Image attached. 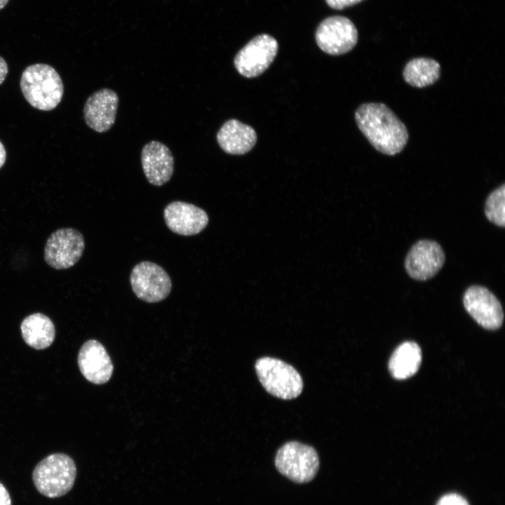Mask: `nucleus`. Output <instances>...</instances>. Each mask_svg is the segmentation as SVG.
Returning <instances> with one entry per match:
<instances>
[{
  "label": "nucleus",
  "mask_w": 505,
  "mask_h": 505,
  "mask_svg": "<svg viewBox=\"0 0 505 505\" xmlns=\"http://www.w3.org/2000/svg\"><path fill=\"white\" fill-rule=\"evenodd\" d=\"M356 124L371 145L389 156L400 153L409 135L405 124L383 103L368 102L355 112Z\"/></svg>",
  "instance_id": "1"
},
{
  "label": "nucleus",
  "mask_w": 505,
  "mask_h": 505,
  "mask_svg": "<svg viewBox=\"0 0 505 505\" xmlns=\"http://www.w3.org/2000/svg\"><path fill=\"white\" fill-rule=\"evenodd\" d=\"M20 88L26 100L34 108L50 111L60 102L63 95L62 79L51 66L34 64L23 71Z\"/></svg>",
  "instance_id": "2"
},
{
  "label": "nucleus",
  "mask_w": 505,
  "mask_h": 505,
  "mask_svg": "<svg viewBox=\"0 0 505 505\" xmlns=\"http://www.w3.org/2000/svg\"><path fill=\"white\" fill-rule=\"evenodd\" d=\"M76 476L74 460L67 454H49L35 466L32 480L36 490L48 498H58L72 488Z\"/></svg>",
  "instance_id": "3"
},
{
  "label": "nucleus",
  "mask_w": 505,
  "mask_h": 505,
  "mask_svg": "<svg viewBox=\"0 0 505 505\" xmlns=\"http://www.w3.org/2000/svg\"><path fill=\"white\" fill-rule=\"evenodd\" d=\"M260 383L270 394L281 399L297 397L303 389V381L297 370L278 358L263 357L255 363Z\"/></svg>",
  "instance_id": "4"
},
{
  "label": "nucleus",
  "mask_w": 505,
  "mask_h": 505,
  "mask_svg": "<svg viewBox=\"0 0 505 505\" xmlns=\"http://www.w3.org/2000/svg\"><path fill=\"white\" fill-rule=\"evenodd\" d=\"M275 466L282 475L297 483L311 481L319 468V458L315 449L297 441L281 447L275 457Z\"/></svg>",
  "instance_id": "5"
},
{
  "label": "nucleus",
  "mask_w": 505,
  "mask_h": 505,
  "mask_svg": "<svg viewBox=\"0 0 505 505\" xmlns=\"http://www.w3.org/2000/svg\"><path fill=\"white\" fill-rule=\"evenodd\" d=\"M84 248V238L80 231L73 228L59 229L46 241L44 260L55 269H66L80 260Z\"/></svg>",
  "instance_id": "6"
},
{
  "label": "nucleus",
  "mask_w": 505,
  "mask_h": 505,
  "mask_svg": "<svg viewBox=\"0 0 505 505\" xmlns=\"http://www.w3.org/2000/svg\"><path fill=\"white\" fill-rule=\"evenodd\" d=\"M130 282L135 295L149 303L165 299L172 288L171 279L164 269L149 261L141 262L133 267Z\"/></svg>",
  "instance_id": "7"
},
{
  "label": "nucleus",
  "mask_w": 505,
  "mask_h": 505,
  "mask_svg": "<svg viewBox=\"0 0 505 505\" xmlns=\"http://www.w3.org/2000/svg\"><path fill=\"white\" fill-rule=\"evenodd\" d=\"M318 47L332 55L349 52L358 41V31L351 20L344 16H330L318 26L315 34Z\"/></svg>",
  "instance_id": "8"
},
{
  "label": "nucleus",
  "mask_w": 505,
  "mask_h": 505,
  "mask_svg": "<svg viewBox=\"0 0 505 505\" xmlns=\"http://www.w3.org/2000/svg\"><path fill=\"white\" fill-rule=\"evenodd\" d=\"M278 49L277 41L271 36L262 34L251 39L235 56L236 70L246 78L262 74L274 61Z\"/></svg>",
  "instance_id": "9"
},
{
  "label": "nucleus",
  "mask_w": 505,
  "mask_h": 505,
  "mask_svg": "<svg viewBox=\"0 0 505 505\" xmlns=\"http://www.w3.org/2000/svg\"><path fill=\"white\" fill-rule=\"evenodd\" d=\"M463 304L469 315L480 326L487 330L499 328L504 320L502 306L497 297L481 285L469 287L463 297Z\"/></svg>",
  "instance_id": "10"
},
{
  "label": "nucleus",
  "mask_w": 505,
  "mask_h": 505,
  "mask_svg": "<svg viewBox=\"0 0 505 505\" xmlns=\"http://www.w3.org/2000/svg\"><path fill=\"white\" fill-rule=\"evenodd\" d=\"M445 260L444 251L438 243L423 239L410 249L405 268L412 278L423 281L433 278L441 269Z\"/></svg>",
  "instance_id": "11"
},
{
  "label": "nucleus",
  "mask_w": 505,
  "mask_h": 505,
  "mask_svg": "<svg viewBox=\"0 0 505 505\" xmlns=\"http://www.w3.org/2000/svg\"><path fill=\"white\" fill-rule=\"evenodd\" d=\"M168 228L182 236H193L201 232L208 225V216L202 208L184 201H173L163 210Z\"/></svg>",
  "instance_id": "12"
},
{
  "label": "nucleus",
  "mask_w": 505,
  "mask_h": 505,
  "mask_svg": "<svg viewBox=\"0 0 505 505\" xmlns=\"http://www.w3.org/2000/svg\"><path fill=\"white\" fill-rule=\"evenodd\" d=\"M118 105L119 97L113 90L102 88L95 91L84 105L86 124L98 133L108 131L115 122Z\"/></svg>",
  "instance_id": "13"
},
{
  "label": "nucleus",
  "mask_w": 505,
  "mask_h": 505,
  "mask_svg": "<svg viewBox=\"0 0 505 505\" xmlns=\"http://www.w3.org/2000/svg\"><path fill=\"white\" fill-rule=\"evenodd\" d=\"M141 163L146 178L154 186L168 182L174 171V159L170 149L158 141H151L143 147Z\"/></svg>",
  "instance_id": "14"
},
{
  "label": "nucleus",
  "mask_w": 505,
  "mask_h": 505,
  "mask_svg": "<svg viewBox=\"0 0 505 505\" xmlns=\"http://www.w3.org/2000/svg\"><path fill=\"white\" fill-rule=\"evenodd\" d=\"M78 364L84 377L95 384L109 381L113 365L105 347L98 341L90 339L81 347L78 355Z\"/></svg>",
  "instance_id": "15"
},
{
  "label": "nucleus",
  "mask_w": 505,
  "mask_h": 505,
  "mask_svg": "<svg viewBox=\"0 0 505 505\" xmlns=\"http://www.w3.org/2000/svg\"><path fill=\"white\" fill-rule=\"evenodd\" d=\"M221 149L229 154H244L252 149L257 142L255 130L236 119L226 121L217 134Z\"/></svg>",
  "instance_id": "16"
},
{
  "label": "nucleus",
  "mask_w": 505,
  "mask_h": 505,
  "mask_svg": "<svg viewBox=\"0 0 505 505\" xmlns=\"http://www.w3.org/2000/svg\"><path fill=\"white\" fill-rule=\"evenodd\" d=\"M20 330L26 344L36 349L50 346L55 336L53 323L41 313H34L25 317L21 323Z\"/></svg>",
  "instance_id": "17"
},
{
  "label": "nucleus",
  "mask_w": 505,
  "mask_h": 505,
  "mask_svg": "<svg viewBox=\"0 0 505 505\" xmlns=\"http://www.w3.org/2000/svg\"><path fill=\"white\" fill-rule=\"evenodd\" d=\"M422 362V351L417 344L405 342L393 351L389 362L391 375L397 379H405L414 375Z\"/></svg>",
  "instance_id": "18"
},
{
  "label": "nucleus",
  "mask_w": 505,
  "mask_h": 505,
  "mask_svg": "<svg viewBox=\"0 0 505 505\" xmlns=\"http://www.w3.org/2000/svg\"><path fill=\"white\" fill-rule=\"evenodd\" d=\"M440 74V65L429 58H415L408 61L403 72L404 81L415 88H424L436 83Z\"/></svg>",
  "instance_id": "19"
},
{
  "label": "nucleus",
  "mask_w": 505,
  "mask_h": 505,
  "mask_svg": "<svg viewBox=\"0 0 505 505\" xmlns=\"http://www.w3.org/2000/svg\"><path fill=\"white\" fill-rule=\"evenodd\" d=\"M485 214L492 223L497 226H505V184L492 191L485 204Z\"/></svg>",
  "instance_id": "20"
},
{
  "label": "nucleus",
  "mask_w": 505,
  "mask_h": 505,
  "mask_svg": "<svg viewBox=\"0 0 505 505\" xmlns=\"http://www.w3.org/2000/svg\"><path fill=\"white\" fill-rule=\"evenodd\" d=\"M437 505H469L467 501L461 496L456 494H450L443 497Z\"/></svg>",
  "instance_id": "21"
},
{
  "label": "nucleus",
  "mask_w": 505,
  "mask_h": 505,
  "mask_svg": "<svg viewBox=\"0 0 505 505\" xmlns=\"http://www.w3.org/2000/svg\"><path fill=\"white\" fill-rule=\"evenodd\" d=\"M363 0H325L327 4L332 8L342 10L354 6Z\"/></svg>",
  "instance_id": "22"
},
{
  "label": "nucleus",
  "mask_w": 505,
  "mask_h": 505,
  "mask_svg": "<svg viewBox=\"0 0 505 505\" xmlns=\"http://www.w3.org/2000/svg\"><path fill=\"white\" fill-rule=\"evenodd\" d=\"M0 505H11V499L6 487L0 482Z\"/></svg>",
  "instance_id": "23"
},
{
  "label": "nucleus",
  "mask_w": 505,
  "mask_h": 505,
  "mask_svg": "<svg viewBox=\"0 0 505 505\" xmlns=\"http://www.w3.org/2000/svg\"><path fill=\"white\" fill-rule=\"evenodd\" d=\"M8 65L5 60L0 56V85L4 81L8 74Z\"/></svg>",
  "instance_id": "24"
},
{
  "label": "nucleus",
  "mask_w": 505,
  "mask_h": 505,
  "mask_svg": "<svg viewBox=\"0 0 505 505\" xmlns=\"http://www.w3.org/2000/svg\"><path fill=\"white\" fill-rule=\"evenodd\" d=\"M6 152L4 146L0 142V168L4 166L6 161Z\"/></svg>",
  "instance_id": "25"
},
{
  "label": "nucleus",
  "mask_w": 505,
  "mask_h": 505,
  "mask_svg": "<svg viewBox=\"0 0 505 505\" xmlns=\"http://www.w3.org/2000/svg\"><path fill=\"white\" fill-rule=\"evenodd\" d=\"M9 0H0V10L4 8L8 4Z\"/></svg>",
  "instance_id": "26"
}]
</instances>
